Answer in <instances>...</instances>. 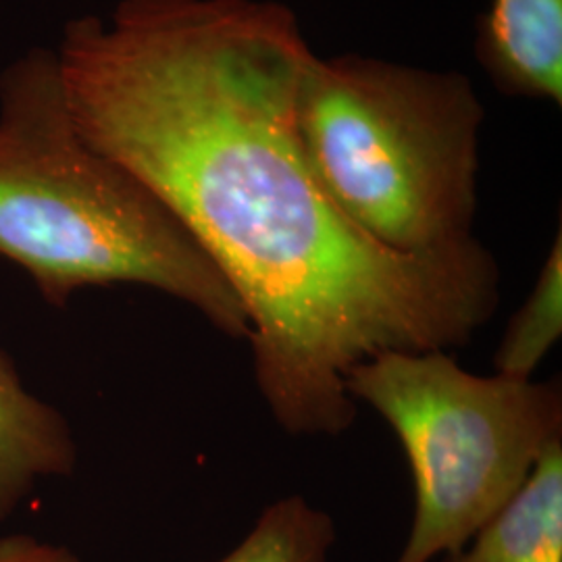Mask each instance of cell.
Segmentation results:
<instances>
[{"instance_id": "2", "label": "cell", "mask_w": 562, "mask_h": 562, "mask_svg": "<svg viewBox=\"0 0 562 562\" xmlns=\"http://www.w3.org/2000/svg\"><path fill=\"white\" fill-rule=\"evenodd\" d=\"M0 257L50 306L80 290L144 285L190 304L229 338L250 325L232 285L161 199L86 140L55 48L0 69Z\"/></svg>"}, {"instance_id": "5", "label": "cell", "mask_w": 562, "mask_h": 562, "mask_svg": "<svg viewBox=\"0 0 562 562\" xmlns=\"http://www.w3.org/2000/svg\"><path fill=\"white\" fill-rule=\"evenodd\" d=\"M475 53L503 94L561 104L562 0H492Z\"/></svg>"}, {"instance_id": "6", "label": "cell", "mask_w": 562, "mask_h": 562, "mask_svg": "<svg viewBox=\"0 0 562 562\" xmlns=\"http://www.w3.org/2000/svg\"><path fill=\"white\" fill-rule=\"evenodd\" d=\"M76 462L78 443L65 415L32 394L0 350V522L38 483L71 475Z\"/></svg>"}, {"instance_id": "7", "label": "cell", "mask_w": 562, "mask_h": 562, "mask_svg": "<svg viewBox=\"0 0 562 562\" xmlns=\"http://www.w3.org/2000/svg\"><path fill=\"white\" fill-rule=\"evenodd\" d=\"M434 562H562V442L464 548Z\"/></svg>"}, {"instance_id": "1", "label": "cell", "mask_w": 562, "mask_h": 562, "mask_svg": "<svg viewBox=\"0 0 562 562\" xmlns=\"http://www.w3.org/2000/svg\"><path fill=\"white\" fill-rule=\"evenodd\" d=\"M60 78L81 136L150 188L241 302L255 380L292 436H340L350 371L450 350L501 301L477 238L402 255L329 199L296 99L313 50L273 0H120L67 21Z\"/></svg>"}, {"instance_id": "8", "label": "cell", "mask_w": 562, "mask_h": 562, "mask_svg": "<svg viewBox=\"0 0 562 562\" xmlns=\"http://www.w3.org/2000/svg\"><path fill=\"white\" fill-rule=\"evenodd\" d=\"M329 513L302 496L267 504L252 529L217 562H329L336 543Z\"/></svg>"}, {"instance_id": "3", "label": "cell", "mask_w": 562, "mask_h": 562, "mask_svg": "<svg viewBox=\"0 0 562 562\" xmlns=\"http://www.w3.org/2000/svg\"><path fill=\"white\" fill-rule=\"evenodd\" d=\"M483 106L457 71L311 55L296 121L315 176L369 238L402 255L473 240Z\"/></svg>"}, {"instance_id": "9", "label": "cell", "mask_w": 562, "mask_h": 562, "mask_svg": "<svg viewBox=\"0 0 562 562\" xmlns=\"http://www.w3.org/2000/svg\"><path fill=\"white\" fill-rule=\"evenodd\" d=\"M562 334V238L552 244L529 296L510 317L494 357L496 373L513 380H533Z\"/></svg>"}, {"instance_id": "10", "label": "cell", "mask_w": 562, "mask_h": 562, "mask_svg": "<svg viewBox=\"0 0 562 562\" xmlns=\"http://www.w3.org/2000/svg\"><path fill=\"white\" fill-rule=\"evenodd\" d=\"M0 562H81L67 546L44 542L30 533H11L0 538Z\"/></svg>"}, {"instance_id": "4", "label": "cell", "mask_w": 562, "mask_h": 562, "mask_svg": "<svg viewBox=\"0 0 562 562\" xmlns=\"http://www.w3.org/2000/svg\"><path fill=\"white\" fill-rule=\"evenodd\" d=\"M346 390L382 415L411 464L415 517L394 562L459 552L562 442L559 383L475 375L448 350L383 352Z\"/></svg>"}]
</instances>
